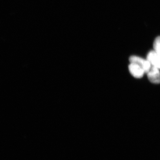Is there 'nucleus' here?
<instances>
[{
  "label": "nucleus",
  "mask_w": 160,
  "mask_h": 160,
  "mask_svg": "<svg viewBox=\"0 0 160 160\" xmlns=\"http://www.w3.org/2000/svg\"><path fill=\"white\" fill-rule=\"evenodd\" d=\"M129 60L130 63H135L142 67L145 73H147L151 67V64L148 60L144 59L139 57L132 56L129 58Z\"/></svg>",
  "instance_id": "1"
},
{
  "label": "nucleus",
  "mask_w": 160,
  "mask_h": 160,
  "mask_svg": "<svg viewBox=\"0 0 160 160\" xmlns=\"http://www.w3.org/2000/svg\"><path fill=\"white\" fill-rule=\"evenodd\" d=\"M146 73L151 82L154 84L160 83V72L159 69L157 68L152 66L150 69Z\"/></svg>",
  "instance_id": "2"
},
{
  "label": "nucleus",
  "mask_w": 160,
  "mask_h": 160,
  "mask_svg": "<svg viewBox=\"0 0 160 160\" xmlns=\"http://www.w3.org/2000/svg\"><path fill=\"white\" fill-rule=\"evenodd\" d=\"M129 69L130 73L137 78H142L145 73L142 68L135 63H130Z\"/></svg>",
  "instance_id": "3"
},
{
  "label": "nucleus",
  "mask_w": 160,
  "mask_h": 160,
  "mask_svg": "<svg viewBox=\"0 0 160 160\" xmlns=\"http://www.w3.org/2000/svg\"><path fill=\"white\" fill-rule=\"evenodd\" d=\"M147 59L149 61L152 66L160 69V56L154 50H152L148 53Z\"/></svg>",
  "instance_id": "4"
},
{
  "label": "nucleus",
  "mask_w": 160,
  "mask_h": 160,
  "mask_svg": "<svg viewBox=\"0 0 160 160\" xmlns=\"http://www.w3.org/2000/svg\"><path fill=\"white\" fill-rule=\"evenodd\" d=\"M154 51L160 56V36L158 37L155 39L153 43Z\"/></svg>",
  "instance_id": "5"
}]
</instances>
